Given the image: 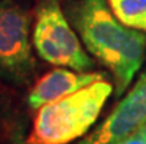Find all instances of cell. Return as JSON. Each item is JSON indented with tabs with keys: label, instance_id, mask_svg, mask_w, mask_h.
<instances>
[{
	"label": "cell",
	"instance_id": "1",
	"mask_svg": "<svg viewBox=\"0 0 146 144\" xmlns=\"http://www.w3.org/2000/svg\"><path fill=\"white\" fill-rule=\"evenodd\" d=\"M72 19L87 52L112 72L115 94H124L142 68L146 34L118 21L106 0H81Z\"/></svg>",
	"mask_w": 146,
	"mask_h": 144
},
{
	"label": "cell",
	"instance_id": "2",
	"mask_svg": "<svg viewBox=\"0 0 146 144\" xmlns=\"http://www.w3.org/2000/svg\"><path fill=\"white\" fill-rule=\"evenodd\" d=\"M114 87L100 80L37 109L27 144H70L96 124Z\"/></svg>",
	"mask_w": 146,
	"mask_h": 144
},
{
	"label": "cell",
	"instance_id": "3",
	"mask_svg": "<svg viewBox=\"0 0 146 144\" xmlns=\"http://www.w3.org/2000/svg\"><path fill=\"white\" fill-rule=\"evenodd\" d=\"M33 47L47 63L89 72L93 59L84 50L58 0H40L33 27Z\"/></svg>",
	"mask_w": 146,
	"mask_h": 144
},
{
	"label": "cell",
	"instance_id": "4",
	"mask_svg": "<svg viewBox=\"0 0 146 144\" xmlns=\"http://www.w3.org/2000/svg\"><path fill=\"white\" fill-rule=\"evenodd\" d=\"M30 15L13 0H0V80L25 85L36 72Z\"/></svg>",
	"mask_w": 146,
	"mask_h": 144
},
{
	"label": "cell",
	"instance_id": "5",
	"mask_svg": "<svg viewBox=\"0 0 146 144\" xmlns=\"http://www.w3.org/2000/svg\"><path fill=\"white\" fill-rule=\"evenodd\" d=\"M146 122V68L114 110L96 130L75 144H114Z\"/></svg>",
	"mask_w": 146,
	"mask_h": 144
},
{
	"label": "cell",
	"instance_id": "6",
	"mask_svg": "<svg viewBox=\"0 0 146 144\" xmlns=\"http://www.w3.org/2000/svg\"><path fill=\"white\" fill-rule=\"evenodd\" d=\"M105 72H78L70 68H56L44 74L31 87L27 103L31 109L37 110L41 106L52 103L55 100L66 97L90 84L105 80Z\"/></svg>",
	"mask_w": 146,
	"mask_h": 144
},
{
	"label": "cell",
	"instance_id": "7",
	"mask_svg": "<svg viewBox=\"0 0 146 144\" xmlns=\"http://www.w3.org/2000/svg\"><path fill=\"white\" fill-rule=\"evenodd\" d=\"M112 13L124 25L146 31V0H108Z\"/></svg>",
	"mask_w": 146,
	"mask_h": 144
},
{
	"label": "cell",
	"instance_id": "8",
	"mask_svg": "<svg viewBox=\"0 0 146 144\" xmlns=\"http://www.w3.org/2000/svg\"><path fill=\"white\" fill-rule=\"evenodd\" d=\"M114 144H146V122L137 126L134 131L127 134L125 137L115 141Z\"/></svg>",
	"mask_w": 146,
	"mask_h": 144
}]
</instances>
